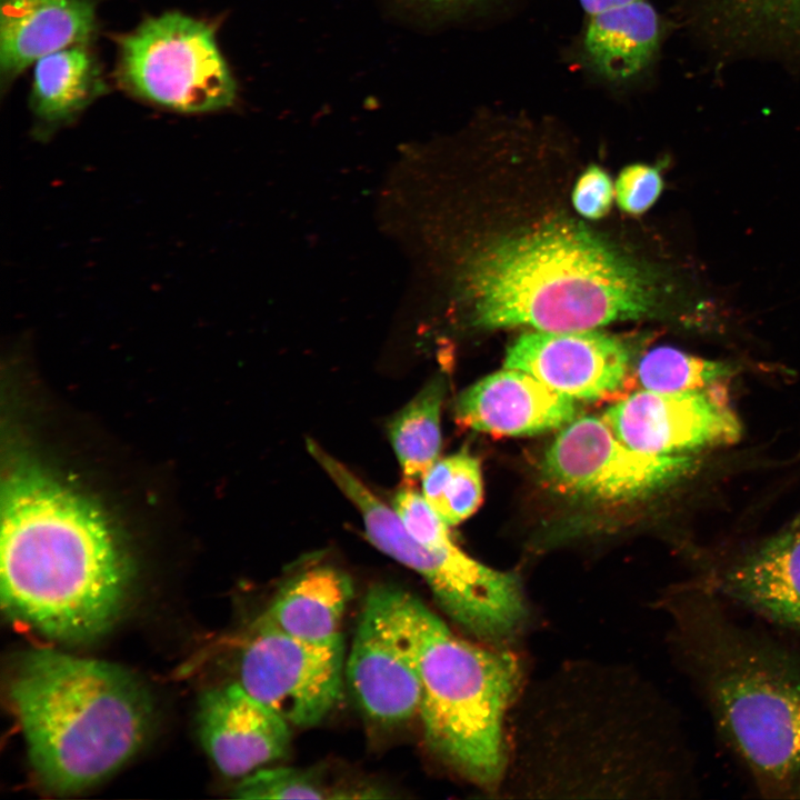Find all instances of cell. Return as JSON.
Masks as SVG:
<instances>
[{"mask_svg":"<svg viewBox=\"0 0 800 800\" xmlns=\"http://www.w3.org/2000/svg\"><path fill=\"white\" fill-rule=\"evenodd\" d=\"M706 583L656 606L677 667L766 798H800V654L734 621Z\"/></svg>","mask_w":800,"mask_h":800,"instance_id":"cell-2","label":"cell"},{"mask_svg":"<svg viewBox=\"0 0 800 800\" xmlns=\"http://www.w3.org/2000/svg\"><path fill=\"white\" fill-rule=\"evenodd\" d=\"M687 454L652 456L624 444L604 419H573L544 452L542 476L561 493L602 502L647 497L684 476Z\"/></svg>","mask_w":800,"mask_h":800,"instance_id":"cell-8","label":"cell"},{"mask_svg":"<svg viewBox=\"0 0 800 800\" xmlns=\"http://www.w3.org/2000/svg\"><path fill=\"white\" fill-rule=\"evenodd\" d=\"M704 583L721 599L800 632V527L764 542Z\"/></svg>","mask_w":800,"mask_h":800,"instance_id":"cell-17","label":"cell"},{"mask_svg":"<svg viewBox=\"0 0 800 800\" xmlns=\"http://www.w3.org/2000/svg\"><path fill=\"white\" fill-rule=\"evenodd\" d=\"M628 366L623 343L594 329L523 333L504 360V368L524 371L559 393L583 400L618 390Z\"/></svg>","mask_w":800,"mask_h":800,"instance_id":"cell-13","label":"cell"},{"mask_svg":"<svg viewBox=\"0 0 800 800\" xmlns=\"http://www.w3.org/2000/svg\"><path fill=\"white\" fill-rule=\"evenodd\" d=\"M239 662L238 683L290 726L313 727L343 691V639L313 643L256 622Z\"/></svg>","mask_w":800,"mask_h":800,"instance_id":"cell-10","label":"cell"},{"mask_svg":"<svg viewBox=\"0 0 800 800\" xmlns=\"http://www.w3.org/2000/svg\"><path fill=\"white\" fill-rule=\"evenodd\" d=\"M459 284L471 322L487 329L592 330L660 307L654 276L584 227L560 220L479 248Z\"/></svg>","mask_w":800,"mask_h":800,"instance_id":"cell-4","label":"cell"},{"mask_svg":"<svg viewBox=\"0 0 800 800\" xmlns=\"http://www.w3.org/2000/svg\"><path fill=\"white\" fill-rule=\"evenodd\" d=\"M233 791L240 799H340L320 771L289 767L260 768L243 777Z\"/></svg>","mask_w":800,"mask_h":800,"instance_id":"cell-25","label":"cell"},{"mask_svg":"<svg viewBox=\"0 0 800 800\" xmlns=\"http://www.w3.org/2000/svg\"><path fill=\"white\" fill-rule=\"evenodd\" d=\"M403 601L421 680L424 741L447 767L496 798L508 714L524 683L520 660L510 648L454 633L406 590Z\"/></svg>","mask_w":800,"mask_h":800,"instance_id":"cell-6","label":"cell"},{"mask_svg":"<svg viewBox=\"0 0 800 800\" xmlns=\"http://www.w3.org/2000/svg\"><path fill=\"white\" fill-rule=\"evenodd\" d=\"M614 192L610 177L600 167L590 166L576 183L572 202L581 216L599 219L609 212Z\"/></svg>","mask_w":800,"mask_h":800,"instance_id":"cell-28","label":"cell"},{"mask_svg":"<svg viewBox=\"0 0 800 800\" xmlns=\"http://www.w3.org/2000/svg\"><path fill=\"white\" fill-rule=\"evenodd\" d=\"M403 594V589L390 584L369 590L344 666L360 710L387 727L416 717L421 701Z\"/></svg>","mask_w":800,"mask_h":800,"instance_id":"cell-9","label":"cell"},{"mask_svg":"<svg viewBox=\"0 0 800 800\" xmlns=\"http://www.w3.org/2000/svg\"><path fill=\"white\" fill-rule=\"evenodd\" d=\"M641 0H579L588 17L624 7Z\"/></svg>","mask_w":800,"mask_h":800,"instance_id":"cell-30","label":"cell"},{"mask_svg":"<svg viewBox=\"0 0 800 800\" xmlns=\"http://www.w3.org/2000/svg\"><path fill=\"white\" fill-rule=\"evenodd\" d=\"M444 393L443 378L433 377L388 426L392 448L404 477L409 480L422 479L438 460Z\"/></svg>","mask_w":800,"mask_h":800,"instance_id":"cell-22","label":"cell"},{"mask_svg":"<svg viewBox=\"0 0 800 800\" xmlns=\"http://www.w3.org/2000/svg\"><path fill=\"white\" fill-rule=\"evenodd\" d=\"M197 728L204 751L230 778L284 758L291 746L290 724L238 682L203 692Z\"/></svg>","mask_w":800,"mask_h":800,"instance_id":"cell-14","label":"cell"},{"mask_svg":"<svg viewBox=\"0 0 800 800\" xmlns=\"http://www.w3.org/2000/svg\"><path fill=\"white\" fill-rule=\"evenodd\" d=\"M353 596L350 577L328 566L304 569L289 579L258 619L290 637L313 643L342 639V618Z\"/></svg>","mask_w":800,"mask_h":800,"instance_id":"cell-19","label":"cell"},{"mask_svg":"<svg viewBox=\"0 0 800 800\" xmlns=\"http://www.w3.org/2000/svg\"><path fill=\"white\" fill-rule=\"evenodd\" d=\"M663 181L657 167L637 163L626 167L616 182L619 207L632 214L646 212L659 198Z\"/></svg>","mask_w":800,"mask_h":800,"instance_id":"cell-27","label":"cell"},{"mask_svg":"<svg viewBox=\"0 0 800 800\" xmlns=\"http://www.w3.org/2000/svg\"><path fill=\"white\" fill-rule=\"evenodd\" d=\"M99 0H0V84L4 92L38 59L97 31Z\"/></svg>","mask_w":800,"mask_h":800,"instance_id":"cell-16","label":"cell"},{"mask_svg":"<svg viewBox=\"0 0 800 800\" xmlns=\"http://www.w3.org/2000/svg\"><path fill=\"white\" fill-rule=\"evenodd\" d=\"M660 37L657 11L641 0L589 17L582 53L594 72L620 82L639 76L649 66Z\"/></svg>","mask_w":800,"mask_h":800,"instance_id":"cell-20","label":"cell"},{"mask_svg":"<svg viewBox=\"0 0 800 800\" xmlns=\"http://www.w3.org/2000/svg\"><path fill=\"white\" fill-rule=\"evenodd\" d=\"M712 34L737 48L800 57V0H702Z\"/></svg>","mask_w":800,"mask_h":800,"instance_id":"cell-21","label":"cell"},{"mask_svg":"<svg viewBox=\"0 0 800 800\" xmlns=\"http://www.w3.org/2000/svg\"><path fill=\"white\" fill-rule=\"evenodd\" d=\"M574 399L533 376L504 368L468 387L454 403L456 420L497 436H533L567 426Z\"/></svg>","mask_w":800,"mask_h":800,"instance_id":"cell-15","label":"cell"},{"mask_svg":"<svg viewBox=\"0 0 800 800\" xmlns=\"http://www.w3.org/2000/svg\"><path fill=\"white\" fill-rule=\"evenodd\" d=\"M307 449L357 507L370 542L423 578L449 618L462 617L477 606L487 584V568L482 562L466 552L443 556L429 551L408 531L394 509L382 502L346 466L312 439H307Z\"/></svg>","mask_w":800,"mask_h":800,"instance_id":"cell-11","label":"cell"},{"mask_svg":"<svg viewBox=\"0 0 800 800\" xmlns=\"http://www.w3.org/2000/svg\"><path fill=\"white\" fill-rule=\"evenodd\" d=\"M731 374L728 363L661 346L648 351L637 366L643 390L681 392L709 388Z\"/></svg>","mask_w":800,"mask_h":800,"instance_id":"cell-24","label":"cell"},{"mask_svg":"<svg viewBox=\"0 0 800 800\" xmlns=\"http://www.w3.org/2000/svg\"><path fill=\"white\" fill-rule=\"evenodd\" d=\"M603 419L624 444L652 456L729 444L741 433L718 383L681 392L642 389L610 406Z\"/></svg>","mask_w":800,"mask_h":800,"instance_id":"cell-12","label":"cell"},{"mask_svg":"<svg viewBox=\"0 0 800 800\" xmlns=\"http://www.w3.org/2000/svg\"><path fill=\"white\" fill-rule=\"evenodd\" d=\"M116 73L131 96L180 113L223 110L237 99L212 26L178 11L119 37Z\"/></svg>","mask_w":800,"mask_h":800,"instance_id":"cell-7","label":"cell"},{"mask_svg":"<svg viewBox=\"0 0 800 800\" xmlns=\"http://www.w3.org/2000/svg\"><path fill=\"white\" fill-rule=\"evenodd\" d=\"M421 493L447 524L456 526L466 520L482 500L478 459L460 451L437 460L422 477Z\"/></svg>","mask_w":800,"mask_h":800,"instance_id":"cell-23","label":"cell"},{"mask_svg":"<svg viewBox=\"0 0 800 800\" xmlns=\"http://www.w3.org/2000/svg\"><path fill=\"white\" fill-rule=\"evenodd\" d=\"M392 508L408 531L429 551L453 554L462 550L452 539L449 524L431 508L422 493L411 487L400 489Z\"/></svg>","mask_w":800,"mask_h":800,"instance_id":"cell-26","label":"cell"},{"mask_svg":"<svg viewBox=\"0 0 800 800\" xmlns=\"http://www.w3.org/2000/svg\"><path fill=\"white\" fill-rule=\"evenodd\" d=\"M130 566L101 512L34 466L1 490L0 586L7 613L42 634L76 643L116 622Z\"/></svg>","mask_w":800,"mask_h":800,"instance_id":"cell-3","label":"cell"},{"mask_svg":"<svg viewBox=\"0 0 800 800\" xmlns=\"http://www.w3.org/2000/svg\"><path fill=\"white\" fill-rule=\"evenodd\" d=\"M420 9L432 14H454L469 9L483 0H413Z\"/></svg>","mask_w":800,"mask_h":800,"instance_id":"cell-29","label":"cell"},{"mask_svg":"<svg viewBox=\"0 0 800 800\" xmlns=\"http://www.w3.org/2000/svg\"><path fill=\"white\" fill-rule=\"evenodd\" d=\"M8 697L39 781L59 793L118 770L150 730L152 710L141 684L101 660L28 650L11 670Z\"/></svg>","mask_w":800,"mask_h":800,"instance_id":"cell-5","label":"cell"},{"mask_svg":"<svg viewBox=\"0 0 800 800\" xmlns=\"http://www.w3.org/2000/svg\"><path fill=\"white\" fill-rule=\"evenodd\" d=\"M107 89L89 44L67 47L38 59L29 96L33 137L49 140L77 121Z\"/></svg>","mask_w":800,"mask_h":800,"instance_id":"cell-18","label":"cell"},{"mask_svg":"<svg viewBox=\"0 0 800 800\" xmlns=\"http://www.w3.org/2000/svg\"><path fill=\"white\" fill-rule=\"evenodd\" d=\"M693 766L672 706L637 668L572 659L522 686L496 798L682 799Z\"/></svg>","mask_w":800,"mask_h":800,"instance_id":"cell-1","label":"cell"}]
</instances>
